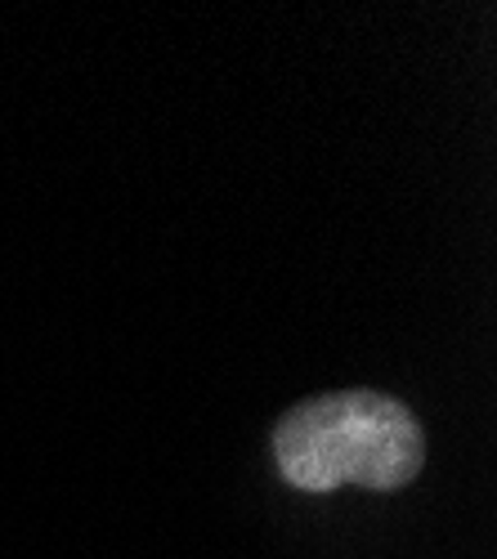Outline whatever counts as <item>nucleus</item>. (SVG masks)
I'll list each match as a JSON object with an SVG mask.
<instances>
[{
    "instance_id": "nucleus-1",
    "label": "nucleus",
    "mask_w": 497,
    "mask_h": 559,
    "mask_svg": "<svg viewBox=\"0 0 497 559\" xmlns=\"http://www.w3.org/2000/svg\"><path fill=\"white\" fill-rule=\"evenodd\" d=\"M274 461L296 492L409 488L426 465L417 416L377 390H336L287 407L274 426Z\"/></svg>"
}]
</instances>
